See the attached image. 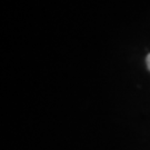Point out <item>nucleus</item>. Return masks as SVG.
<instances>
[{
    "instance_id": "obj_1",
    "label": "nucleus",
    "mask_w": 150,
    "mask_h": 150,
    "mask_svg": "<svg viewBox=\"0 0 150 150\" xmlns=\"http://www.w3.org/2000/svg\"><path fill=\"white\" fill-rule=\"evenodd\" d=\"M146 62H147V66H148V69L150 70V54L147 56V59H146Z\"/></svg>"
}]
</instances>
